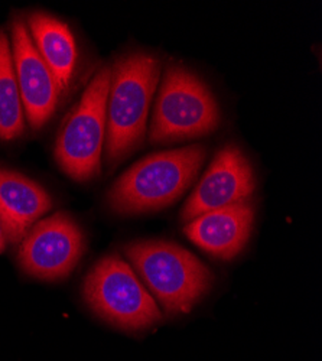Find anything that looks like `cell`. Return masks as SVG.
I'll return each instance as SVG.
<instances>
[{"label":"cell","mask_w":322,"mask_h":361,"mask_svg":"<svg viewBox=\"0 0 322 361\" xmlns=\"http://www.w3.org/2000/svg\"><path fill=\"white\" fill-rule=\"evenodd\" d=\"M110 70L103 152L107 164L116 165L144 140L161 61L154 54L136 51L117 59Z\"/></svg>","instance_id":"obj_1"},{"label":"cell","mask_w":322,"mask_h":361,"mask_svg":"<svg viewBox=\"0 0 322 361\" xmlns=\"http://www.w3.org/2000/svg\"><path fill=\"white\" fill-rule=\"evenodd\" d=\"M206 158L207 147L202 145L146 157L117 178L107 194L109 207L122 216L159 212L190 190Z\"/></svg>","instance_id":"obj_2"},{"label":"cell","mask_w":322,"mask_h":361,"mask_svg":"<svg viewBox=\"0 0 322 361\" xmlns=\"http://www.w3.org/2000/svg\"><path fill=\"white\" fill-rule=\"evenodd\" d=\"M125 255L166 314H187L209 293L211 270L180 245L139 240Z\"/></svg>","instance_id":"obj_3"},{"label":"cell","mask_w":322,"mask_h":361,"mask_svg":"<svg viewBox=\"0 0 322 361\" xmlns=\"http://www.w3.org/2000/svg\"><path fill=\"white\" fill-rule=\"evenodd\" d=\"M220 122V106L210 87L182 64H171L159 85L149 142L168 145L204 137L214 133Z\"/></svg>","instance_id":"obj_4"},{"label":"cell","mask_w":322,"mask_h":361,"mask_svg":"<svg viewBox=\"0 0 322 361\" xmlns=\"http://www.w3.org/2000/svg\"><path fill=\"white\" fill-rule=\"evenodd\" d=\"M110 75V67L96 73L56 137L55 161L78 183L97 178L101 172Z\"/></svg>","instance_id":"obj_5"},{"label":"cell","mask_w":322,"mask_h":361,"mask_svg":"<svg viewBox=\"0 0 322 361\" xmlns=\"http://www.w3.org/2000/svg\"><path fill=\"white\" fill-rule=\"evenodd\" d=\"M82 296L101 319L120 329L140 331L162 319L156 300L120 256L109 255L93 266Z\"/></svg>","instance_id":"obj_6"},{"label":"cell","mask_w":322,"mask_h":361,"mask_svg":"<svg viewBox=\"0 0 322 361\" xmlns=\"http://www.w3.org/2000/svg\"><path fill=\"white\" fill-rule=\"evenodd\" d=\"M85 250L84 233L67 213L37 221L22 238L18 262L23 272L41 281L66 279Z\"/></svg>","instance_id":"obj_7"},{"label":"cell","mask_w":322,"mask_h":361,"mask_svg":"<svg viewBox=\"0 0 322 361\" xmlns=\"http://www.w3.org/2000/svg\"><path fill=\"white\" fill-rule=\"evenodd\" d=\"M256 190L254 169L243 150L234 143L220 149L194 192L182 207L181 220L188 223L195 217L243 201Z\"/></svg>","instance_id":"obj_8"},{"label":"cell","mask_w":322,"mask_h":361,"mask_svg":"<svg viewBox=\"0 0 322 361\" xmlns=\"http://www.w3.org/2000/svg\"><path fill=\"white\" fill-rule=\"evenodd\" d=\"M12 59L25 118L34 130L44 128L56 110L61 94L38 54L27 26L15 19L11 27Z\"/></svg>","instance_id":"obj_9"},{"label":"cell","mask_w":322,"mask_h":361,"mask_svg":"<svg viewBox=\"0 0 322 361\" xmlns=\"http://www.w3.org/2000/svg\"><path fill=\"white\" fill-rule=\"evenodd\" d=\"M254 204L252 198L211 209L185 223L184 233L201 250L231 260L242 253L252 235Z\"/></svg>","instance_id":"obj_10"},{"label":"cell","mask_w":322,"mask_h":361,"mask_svg":"<svg viewBox=\"0 0 322 361\" xmlns=\"http://www.w3.org/2000/svg\"><path fill=\"white\" fill-rule=\"evenodd\" d=\"M52 207L49 194L31 178L0 168V224L6 242L19 245Z\"/></svg>","instance_id":"obj_11"},{"label":"cell","mask_w":322,"mask_h":361,"mask_svg":"<svg viewBox=\"0 0 322 361\" xmlns=\"http://www.w3.org/2000/svg\"><path fill=\"white\" fill-rule=\"evenodd\" d=\"M26 26L60 94H66L73 82L78 59L77 44L70 26L61 19L41 12L29 16Z\"/></svg>","instance_id":"obj_12"},{"label":"cell","mask_w":322,"mask_h":361,"mask_svg":"<svg viewBox=\"0 0 322 361\" xmlns=\"http://www.w3.org/2000/svg\"><path fill=\"white\" fill-rule=\"evenodd\" d=\"M25 132V113L15 75L11 41L0 29V139L11 142Z\"/></svg>","instance_id":"obj_13"},{"label":"cell","mask_w":322,"mask_h":361,"mask_svg":"<svg viewBox=\"0 0 322 361\" xmlns=\"http://www.w3.org/2000/svg\"><path fill=\"white\" fill-rule=\"evenodd\" d=\"M6 237H5V233H4V228H2V224H0V253H4L6 250Z\"/></svg>","instance_id":"obj_14"}]
</instances>
